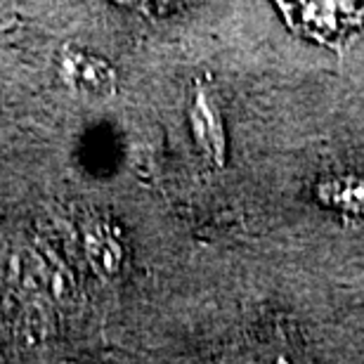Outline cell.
Here are the masks:
<instances>
[{"instance_id":"cell-1","label":"cell","mask_w":364,"mask_h":364,"mask_svg":"<svg viewBox=\"0 0 364 364\" xmlns=\"http://www.w3.org/2000/svg\"><path fill=\"white\" fill-rule=\"evenodd\" d=\"M296 33L343 50L364 28V0H274Z\"/></svg>"},{"instance_id":"cell-2","label":"cell","mask_w":364,"mask_h":364,"mask_svg":"<svg viewBox=\"0 0 364 364\" xmlns=\"http://www.w3.org/2000/svg\"><path fill=\"white\" fill-rule=\"evenodd\" d=\"M60 81L83 100H109L116 92V74L105 60L78 48H64L60 55Z\"/></svg>"},{"instance_id":"cell-3","label":"cell","mask_w":364,"mask_h":364,"mask_svg":"<svg viewBox=\"0 0 364 364\" xmlns=\"http://www.w3.org/2000/svg\"><path fill=\"white\" fill-rule=\"evenodd\" d=\"M192 130L196 142L201 144L203 149L208 151V156L215 159V164L220 166L225 161V140H223V130H220V121H218V112L213 100L208 97L206 92L199 90L196 92L194 107H192Z\"/></svg>"}]
</instances>
